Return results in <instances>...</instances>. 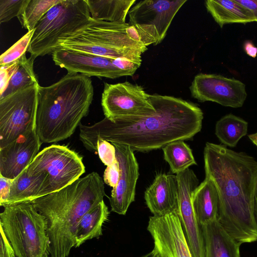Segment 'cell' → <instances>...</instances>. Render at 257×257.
<instances>
[{
	"label": "cell",
	"instance_id": "obj_1",
	"mask_svg": "<svg viewBox=\"0 0 257 257\" xmlns=\"http://www.w3.org/2000/svg\"><path fill=\"white\" fill-rule=\"evenodd\" d=\"M156 112L150 116L80 123L79 138L88 151H96L98 138L132 150L148 152L172 142L192 139L202 128L203 113L192 102L171 96L150 95Z\"/></svg>",
	"mask_w": 257,
	"mask_h": 257
},
{
	"label": "cell",
	"instance_id": "obj_2",
	"mask_svg": "<svg viewBox=\"0 0 257 257\" xmlns=\"http://www.w3.org/2000/svg\"><path fill=\"white\" fill-rule=\"evenodd\" d=\"M203 154L205 177L218 193V222L240 244L257 241V161L245 153L209 142Z\"/></svg>",
	"mask_w": 257,
	"mask_h": 257
},
{
	"label": "cell",
	"instance_id": "obj_3",
	"mask_svg": "<svg viewBox=\"0 0 257 257\" xmlns=\"http://www.w3.org/2000/svg\"><path fill=\"white\" fill-rule=\"evenodd\" d=\"M94 94L90 77L68 73L48 86H38L35 130L41 144L70 137L86 116Z\"/></svg>",
	"mask_w": 257,
	"mask_h": 257
},
{
	"label": "cell",
	"instance_id": "obj_4",
	"mask_svg": "<svg viewBox=\"0 0 257 257\" xmlns=\"http://www.w3.org/2000/svg\"><path fill=\"white\" fill-rule=\"evenodd\" d=\"M31 202L47 221L50 257L69 255L75 246L79 221L87 211L99 203L89 188L78 181Z\"/></svg>",
	"mask_w": 257,
	"mask_h": 257
},
{
	"label": "cell",
	"instance_id": "obj_5",
	"mask_svg": "<svg viewBox=\"0 0 257 257\" xmlns=\"http://www.w3.org/2000/svg\"><path fill=\"white\" fill-rule=\"evenodd\" d=\"M94 21L85 0H61L36 25L28 50L36 59L52 54L59 42L77 35Z\"/></svg>",
	"mask_w": 257,
	"mask_h": 257
},
{
	"label": "cell",
	"instance_id": "obj_6",
	"mask_svg": "<svg viewBox=\"0 0 257 257\" xmlns=\"http://www.w3.org/2000/svg\"><path fill=\"white\" fill-rule=\"evenodd\" d=\"M0 225L16 257H46L49 255L47 221L31 202L4 206L0 214Z\"/></svg>",
	"mask_w": 257,
	"mask_h": 257
},
{
	"label": "cell",
	"instance_id": "obj_7",
	"mask_svg": "<svg viewBox=\"0 0 257 257\" xmlns=\"http://www.w3.org/2000/svg\"><path fill=\"white\" fill-rule=\"evenodd\" d=\"M32 175L42 174L39 197L60 190L85 173L82 157L66 146L52 145L40 151L26 168Z\"/></svg>",
	"mask_w": 257,
	"mask_h": 257
},
{
	"label": "cell",
	"instance_id": "obj_8",
	"mask_svg": "<svg viewBox=\"0 0 257 257\" xmlns=\"http://www.w3.org/2000/svg\"><path fill=\"white\" fill-rule=\"evenodd\" d=\"M39 85L0 99V148L35 130Z\"/></svg>",
	"mask_w": 257,
	"mask_h": 257
},
{
	"label": "cell",
	"instance_id": "obj_9",
	"mask_svg": "<svg viewBox=\"0 0 257 257\" xmlns=\"http://www.w3.org/2000/svg\"><path fill=\"white\" fill-rule=\"evenodd\" d=\"M101 105L105 117L110 120L144 117L156 112L150 94L142 86L128 81L105 83Z\"/></svg>",
	"mask_w": 257,
	"mask_h": 257
},
{
	"label": "cell",
	"instance_id": "obj_10",
	"mask_svg": "<svg viewBox=\"0 0 257 257\" xmlns=\"http://www.w3.org/2000/svg\"><path fill=\"white\" fill-rule=\"evenodd\" d=\"M189 89L192 96L200 102L212 101L233 108L241 107L247 97L243 82L214 74L196 75Z\"/></svg>",
	"mask_w": 257,
	"mask_h": 257
},
{
	"label": "cell",
	"instance_id": "obj_11",
	"mask_svg": "<svg viewBox=\"0 0 257 257\" xmlns=\"http://www.w3.org/2000/svg\"><path fill=\"white\" fill-rule=\"evenodd\" d=\"M178 183V210L180 220L193 257H205V245L201 227L192 203L193 193L199 180L189 168L176 174Z\"/></svg>",
	"mask_w": 257,
	"mask_h": 257
},
{
	"label": "cell",
	"instance_id": "obj_12",
	"mask_svg": "<svg viewBox=\"0 0 257 257\" xmlns=\"http://www.w3.org/2000/svg\"><path fill=\"white\" fill-rule=\"evenodd\" d=\"M147 230L161 257H193L177 211L150 216Z\"/></svg>",
	"mask_w": 257,
	"mask_h": 257
},
{
	"label": "cell",
	"instance_id": "obj_13",
	"mask_svg": "<svg viewBox=\"0 0 257 257\" xmlns=\"http://www.w3.org/2000/svg\"><path fill=\"white\" fill-rule=\"evenodd\" d=\"M128 26L129 24L126 23H111L94 20L91 25L71 38H78L102 45L115 50L128 58L141 57L147 47L128 36L126 29Z\"/></svg>",
	"mask_w": 257,
	"mask_h": 257
},
{
	"label": "cell",
	"instance_id": "obj_14",
	"mask_svg": "<svg viewBox=\"0 0 257 257\" xmlns=\"http://www.w3.org/2000/svg\"><path fill=\"white\" fill-rule=\"evenodd\" d=\"M52 55L55 65L66 69L69 73L111 79L125 76L123 71L113 64V58L61 47L54 51Z\"/></svg>",
	"mask_w": 257,
	"mask_h": 257
},
{
	"label": "cell",
	"instance_id": "obj_15",
	"mask_svg": "<svg viewBox=\"0 0 257 257\" xmlns=\"http://www.w3.org/2000/svg\"><path fill=\"white\" fill-rule=\"evenodd\" d=\"M113 145L116 150L120 176L116 187L111 191L110 205L112 211L125 215L131 204L135 201L136 187L139 176V165L134 151L128 146Z\"/></svg>",
	"mask_w": 257,
	"mask_h": 257
},
{
	"label": "cell",
	"instance_id": "obj_16",
	"mask_svg": "<svg viewBox=\"0 0 257 257\" xmlns=\"http://www.w3.org/2000/svg\"><path fill=\"white\" fill-rule=\"evenodd\" d=\"M186 2V0L141 1L130 9L128 24L130 26L154 28L161 43L165 38L175 16Z\"/></svg>",
	"mask_w": 257,
	"mask_h": 257
},
{
	"label": "cell",
	"instance_id": "obj_17",
	"mask_svg": "<svg viewBox=\"0 0 257 257\" xmlns=\"http://www.w3.org/2000/svg\"><path fill=\"white\" fill-rule=\"evenodd\" d=\"M41 143L35 130L0 148V175L12 180L26 169L39 153Z\"/></svg>",
	"mask_w": 257,
	"mask_h": 257
},
{
	"label": "cell",
	"instance_id": "obj_18",
	"mask_svg": "<svg viewBox=\"0 0 257 257\" xmlns=\"http://www.w3.org/2000/svg\"><path fill=\"white\" fill-rule=\"evenodd\" d=\"M178 183L176 175L159 174L144 194L146 204L155 216L178 210Z\"/></svg>",
	"mask_w": 257,
	"mask_h": 257
},
{
	"label": "cell",
	"instance_id": "obj_19",
	"mask_svg": "<svg viewBox=\"0 0 257 257\" xmlns=\"http://www.w3.org/2000/svg\"><path fill=\"white\" fill-rule=\"evenodd\" d=\"M205 257H240L241 245L216 220L202 225Z\"/></svg>",
	"mask_w": 257,
	"mask_h": 257
},
{
	"label": "cell",
	"instance_id": "obj_20",
	"mask_svg": "<svg viewBox=\"0 0 257 257\" xmlns=\"http://www.w3.org/2000/svg\"><path fill=\"white\" fill-rule=\"evenodd\" d=\"M193 207L197 219L201 226L218 220L219 199L216 188L209 178L197 186L192 197Z\"/></svg>",
	"mask_w": 257,
	"mask_h": 257
},
{
	"label": "cell",
	"instance_id": "obj_21",
	"mask_svg": "<svg viewBox=\"0 0 257 257\" xmlns=\"http://www.w3.org/2000/svg\"><path fill=\"white\" fill-rule=\"evenodd\" d=\"M205 6L221 28L228 24L245 25L254 22L251 12L235 0H207Z\"/></svg>",
	"mask_w": 257,
	"mask_h": 257
},
{
	"label": "cell",
	"instance_id": "obj_22",
	"mask_svg": "<svg viewBox=\"0 0 257 257\" xmlns=\"http://www.w3.org/2000/svg\"><path fill=\"white\" fill-rule=\"evenodd\" d=\"M109 212L104 201L90 209L79 221L75 233L74 247H78L87 240L101 236L102 227L108 219Z\"/></svg>",
	"mask_w": 257,
	"mask_h": 257
},
{
	"label": "cell",
	"instance_id": "obj_23",
	"mask_svg": "<svg viewBox=\"0 0 257 257\" xmlns=\"http://www.w3.org/2000/svg\"><path fill=\"white\" fill-rule=\"evenodd\" d=\"M92 18L96 21L125 23L136 0H85Z\"/></svg>",
	"mask_w": 257,
	"mask_h": 257
},
{
	"label": "cell",
	"instance_id": "obj_24",
	"mask_svg": "<svg viewBox=\"0 0 257 257\" xmlns=\"http://www.w3.org/2000/svg\"><path fill=\"white\" fill-rule=\"evenodd\" d=\"M44 179L42 174L32 175L25 169L13 180L10 195L4 206L19 202H31L39 198Z\"/></svg>",
	"mask_w": 257,
	"mask_h": 257
},
{
	"label": "cell",
	"instance_id": "obj_25",
	"mask_svg": "<svg viewBox=\"0 0 257 257\" xmlns=\"http://www.w3.org/2000/svg\"><path fill=\"white\" fill-rule=\"evenodd\" d=\"M248 123L232 114H228L218 120L215 125V135L225 146L235 147L247 134Z\"/></svg>",
	"mask_w": 257,
	"mask_h": 257
},
{
	"label": "cell",
	"instance_id": "obj_26",
	"mask_svg": "<svg viewBox=\"0 0 257 257\" xmlns=\"http://www.w3.org/2000/svg\"><path fill=\"white\" fill-rule=\"evenodd\" d=\"M35 59L31 56L27 58L25 54L18 60L17 68L9 81L6 89L2 94H0V99L39 83L34 71Z\"/></svg>",
	"mask_w": 257,
	"mask_h": 257
},
{
	"label": "cell",
	"instance_id": "obj_27",
	"mask_svg": "<svg viewBox=\"0 0 257 257\" xmlns=\"http://www.w3.org/2000/svg\"><path fill=\"white\" fill-rule=\"evenodd\" d=\"M162 149L164 159L169 164L172 173L177 174L196 165L191 149L184 141L172 142Z\"/></svg>",
	"mask_w": 257,
	"mask_h": 257
},
{
	"label": "cell",
	"instance_id": "obj_28",
	"mask_svg": "<svg viewBox=\"0 0 257 257\" xmlns=\"http://www.w3.org/2000/svg\"><path fill=\"white\" fill-rule=\"evenodd\" d=\"M61 0H29L18 17L22 27L29 31L33 30L47 12Z\"/></svg>",
	"mask_w": 257,
	"mask_h": 257
},
{
	"label": "cell",
	"instance_id": "obj_29",
	"mask_svg": "<svg viewBox=\"0 0 257 257\" xmlns=\"http://www.w3.org/2000/svg\"><path fill=\"white\" fill-rule=\"evenodd\" d=\"M34 29L28 32L12 47L3 53L0 57V65L3 66L15 62L28 51Z\"/></svg>",
	"mask_w": 257,
	"mask_h": 257
},
{
	"label": "cell",
	"instance_id": "obj_30",
	"mask_svg": "<svg viewBox=\"0 0 257 257\" xmlns=\"http://www.w3.org/2000/svg\"><path fill=\"white\" fill-rule=\"evenodd\" d=\"M29 0H0V22H7L18 17Z\"/></svg>",
	"mask_w": 257,
	"mask_h": 257
},
{
	"label": "cell",
	"instance_id": "obj_31",
	"mask_svg": "<svg viewBox=\"0 0 257 257\" xmlns=\"http://www.w3.org/2000/svg\"><path fill=\"white\" fill-rule=\"evenodd\" d=\"M96 151L102 162L110 166L117 162L115 147L111 143L101 138L97 141Z\"/></svg>",
	"mask_w": 257,
	"mask_h": 257
},
{
	"label": "cell",
	"instance_id": "obj_32",
	"mask_svg": "<svg viewBox=\"0 0 257 257\" xmlns=\"http://www.w3.org/2000/svg\"><path fill=\"white\" fill-rule=\"evenodd\" d=\"M142 57H119L113 58L112 63L119 70L123 72L125 76H132L142 63Z\"/></svg>",
	"mask_w": 257,
	"mask_h": 257
},
{
	"label": "cell",
	"instance_id": "obj_33",
	"mask_svg": "<svg viewBox=\"0 0 257 257\" xmlns=\"http://www.w3.org/2000/svg\"><path fill=\"white\" fill-rule=\"evenodd\" d=\"M120 176L118 162L107 166L103 173V181L108 186L114 188L116 187Z\"/></svg>",
	"mask_w": 257,
	"mask_h": 257
},
{
	"label": "cell",
	"instance_id": "obj_34",
	"mask_svg": "<svg viewBox=\"0 0 257 257\" xmlns=\"http://www.w3.org/2000/svg\"><path fill=\"white\" fill-rule=\"evenodd\" d=\"M18 60L7 65L1 66L0 94L6 89L9 81L14 73L18 65Z\"/></svg>",
	"mask_w": 257,
	"mask_h": 257
},
{
	"label": "cell",
	"instance_id": "obj_35",
	"mask_svg": "<svg viewBox=\"0 0 257 257\" xmlns=\"http://www.w3.org/2000/svg\"><path fill=\"white\" fill-rule=\"evenodd\" d=\"M12 179L0 175V205L4 206L9 196Z\"/></svg>",
	"mask_w": 257,
	"mask_h": 257
},
{
	"label": "cell",
	"instance_id": "obj_36",
	"mask_svg": "<svg viewBox=\"0 0 257 257\" xmlns=\"http://www.w3.org/2000/svg\"><path fill=\"white\" fill-rule=\"evenodd\" d=\"M1 234L0 257H16L14 249L1 226Z\"/></svg>",
	"mask_w": 257,
	"mask_h": 257
},
{
	"label": "cell",
	"instance_id": "obj_37",
	"mask_svg": "<svg viewBox=\"0 0 257 257\" xmlns=\"http://www.w3.org/2000/svg\"><path fill=\"white\" fill-rule=\"evenodd\" d=\"M241 6L249 10L257 23V0H235Z\"/></svg>",
	"mask_w": 257,
	"mask_h": 257
},
{
	"label": "cell",
	"instance_id": "obj_38",
	"mask_svg": "<svg viewBox=\"0 0 257 257\" xmlns=\"http://www.w3.org/2000/svg\"><path fill=\"white\" fill-rule=\"evenodd\" d=\"M243 48L246 54L250 57L255 58L257 56V47L252 41L247 40L243 43Z\"/></svg>",
	"mask_w": 257,
	"mask_h": 257
},
{
	"label": "cell",
	"instance_id": "obj_39",
	"mask_svg": "<svg viewBox=\"0 0 257 257\" xmlns=\"http://www.w3.org/2000/svg\"><path fill=\"white\" fill-rule=\"evenodd\" d=\"M141 257H161L157 250L154 248L150 252L142 256Z\"/></svg>",
	"mask_w": 257,
	"mask_h": 257
},
{
	"label": "cell",
	"instance_id": "obj_40",
	"mask_svg": "<svg viewBox=\"0 0 257 257\" xmlns=\"http://www.w3.org/2000/svg\"><path fill=\"white\" fill-rule=\"evenodd\" d=\"M249 140L257 147V132L248 135Z\"/></svg>",
	"mask_w": 257,
	"mask_h": 257
},
{
	"label": "cell",
	"instance_id": "obj_41",
	"mask_svg": "<svg viewBox=\"0 0 257 257\" xmlns=\"http://www.w3.org/2000/svg\"><path fill=\"white\" fill-rule=\"evenodd\" d=\"M255 216L257 221V190L255 196Z\"/></svg>",
	"mask_w": 257,
	"mask_h": 257
},
{
	"label": "cell",
	"instance_id": "obj_42",
	"mask_svg": "<svg viewBox=\"0 0 257 257\" xmlns=\"http://www.w3.org/2000/svg\"><path fill=\"white\" fill-rule=\"evenodd\" d=\"M46 257H49V256H48V255H47V256H46Z\"/></svg>",
	"mask_w": 257,
	"mask_h": 257
}]
</instances>
